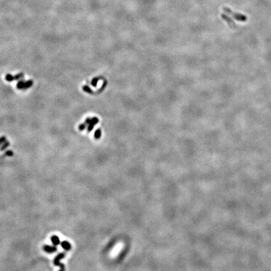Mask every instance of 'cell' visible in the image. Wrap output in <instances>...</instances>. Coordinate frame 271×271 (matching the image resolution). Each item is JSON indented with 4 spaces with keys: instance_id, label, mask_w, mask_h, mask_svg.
<instances>
[{
    "instance_id": "11",
    "label": "cell",
    "mask_w": 271,
    "mask_h": 271,
    "mask_svg": "<svg viewBox=\"0 0 271 271\" xmlns=\"http://www.w3.org/2000/svg\"><path fill=\"white\" fill-rule=\"evenodd\" d=\"M222 18H223L224 19V20H227V22H228V23H229V25H230V23H231V26H232V25H234V22L232 21V20H230V19L227 16L225 15H222Z\"/></svg>"
},
{
    "instance_id": "5",
    "label": "cell",
    "mask_w": 271,
    "mask_h": 271,
    "mask_svg": "<svg viewBox=\"0 0 271 271\" xmlns=\"http://www.w3.org/2000/svg\"><path fill=\"white\" fill-rule=\"evenodd\" d=\"M43 251L45 252L48 253V254H52V253L56 252L57 247L55 245L51 246L49 245H44L43 246Z\"/></svg>"
},
{
    "instance_id": "13",
    "label": "cell",
    "mask_w": 271,
    "mask_h": 271,
    "mask_svg": "<svg viewBox=\"0 0 271 271\" xmlns=\"http://www.w3.org/2000/svg\"><path fill=\"white\" fill-rule=\"evenodd\" d=\"M87 124L84 122L83 124L79 125V126H78V129L80 130V131H84V130L85 129V128H86V126H87Z\"/></svg>"
},
{
    "instance_id": "1",
    "label": "cell",
    "mask_w": 271,
    "mask_h": 271,
    "mask_svg": "<svg viewBox=\"0 0 271 271\" xmlns=\"http://www.w3.org/2000/svg\"><path fill=\"white\" fill-rule=\"evenodd\" d=\"M65 255H66V254H65V253L64 252L60 253V254H58V255L55 257L54 261H53V264H54L55 266L59 267L61 271H63V270L65 269V266H64V265H63V264H61V263L60 262V260H61V259L65 257Z\"/></svg>"
},
{
    "instance_id": "12",
    "label": "cell",
    "mask_w": 271,
    "mask_h": 271,
    "mask_svg": "<svg viewBox=\"0 0 271 271\" xmlns=\"http://www.w3.org/2000/svg\"><path fill=\"white\" fill-rule=\"evenodd\" d=\"M83 89H84V90L85 91V92H88V93H91L92 94V90L90 89V88L89 87H88V86H87V85H84L83 86Z\"/></svg>"
},
{
    "instance_id": "16",
    "label": "cell",
    "mask_w": 271,
    "mask_h": 271,
    "mask_svg": "<svg viewBox=\"0 0 271 271\" xmlns=\"http://www.w3.org/2000/svg\"><path fill=\"white\" fill-rule=\"evenodd\" d=\"M6 141V138L5 136H2L0 138V145L3 144Z\"/></svg>"
},
{
    "instance_id": "6",
    "label": "cell",
    "mask_w": 271,
    "mask_h": 271,
    "mask_svg": "<svg viewBox=\"0 0 271 271\" xmlns=\"http://www.w3.org/2000/svg\"><path fill=\"white\" fill-rule=\"evenodd\" d=\"M99 122V119L97 118H93L90 119V121L89 123V126H88V128H87V131L88 133L92 131V130L94 128V125H96Z\"/></svg>"
},
{
    "instance_id": "15",
    "label": "cell",
    "mask_w": 271,
    "mask_h": 271,
    "mask_svg": "<svg viewBox=\"0 0 271 271\" xmlns=\"http://www.w3.org/2000/svg\"><path fill=\"white\" fill-rule=\"evenodd\" d=\"M5 155L7 156H13V152L11 150L6 151L5 152Z\"/></svg>"
},
{
    "instance_id": "7",
    "label": "cell",
    "mask_w": 271,
    "mask_h": 271,
    "mask_svg": "<svg viewBox=\"0 0 271 271\" xmlns=\"http://www.w3.org/2000/svg\"><path fill=\"white\" fill-rule=\"evenodd\" d=\"M60 245H61V247H62L65 251H70V250H71V249H72V245H71V244H70V242H68V241L66 240L62 241V242L60 243Z\"/></svg>"
},
{
    "instance_id": "8",
    "label": "cell",
    "mask_w": 271,
    "mask_h": 271,
    "mask_svg": "<svg viewBox=\"0 0 271 271\" xmlns=\"http://www.w3.org/2000/svg\"><path fill=\"white\" fill-rule=\"evenodd\" d=\"M51 241L52 242V244L55 246L58 245L59 244H60V240L59 237L57 235H53L51 237Z\"/></svg>"
},
{
    "instance_id": "4",
    "label": "cell",
    "mask_w": 271,
    "mask_h": 271,
    "mask_svg": "<svg viewBox=\"0 0 271 271\" xmlns=\"http://www.w3.org/2000/svg\"><path fill=\"white\" fill-rule=\"evenodd\" d=\"M23 76L24 75H23V73H18V74L15 75V76H12L10 74H7L6 75L5 78L8 82H12V81H13L15 80H19V79L23 78Z\"/></svg>"
},
{
    "instance_id": "9",
    "label": "cell",
    "mask_w": 271,
    "mask_h": 271,
    "mask_svg": "<svg viewBox=\"0 0 271 271\" xmlns=\"http://www.w3.org/2000/svg\"><path fill=\"white\" fill-rule=\"evenodd\" d=\"M10 143L8 141H6L5 143H3V144L2 145L1 147L0 148V151H3L5 150V149H6L8 147L10 146Z\"/></svg>"
},
{
    "instance_id": "14",
    "label": "cell",
    "mask_w": 271,
    "mask_h": 271,
    "mask_svg": "<svg viewBox=\"0 0 271 271\" xmlns=\"http://www.w3.org/2000/svg\"><path fill=\"white\" fill-rule=\"evenodd\" d=\"M99 79V78H94L93 80H92V82H91V84H92V85H93L94 87H96V86H97V82H98Z\"/></svg>"
},
{
    "instance_id": "3",
    "label": "cell",
    "mask_w": 271,
    "mask_h": 271,
    "mask_svg": "<svg viewBox=\"0 0 271 271\" xmlns=\"http://www.w3.org/2000/svg\"><path fill=\"white\" fill-rule=\"evenodd\" d=\"M223 10H224V11H225V12L228 13L229 14L232 15L235 18L237 19L239 21H244V20L245 19V17L243 15H238V14L234 13V12H232V11L230 10V9L227 8H223Z\"/></svg>"
},
{
    "instance_id": "2",
    "label": "cell",
    "mask_w": 271,
    "mask_h": 271,
    "mask_svg": "<svg viewBox=\"0 0 271 271\" xmlns=\"http://www.w3.org/2000/svg\"><path fill=\"white\" fill-rule=\"evenodd\" d=\"M33 82L32 80H28V81L20 80L18 82L17 88L18 89H26L32 86Z\"/></svg>"
},
{
    "instance_id": "10",
    "label": "cell",
    "mask_w": 271,
    "mask_h": 271,
    "mask_svg": "<svg viewBox=\"0 0 271 271\" xmlns=\"http://www.w3.org/2000/svg\"><path fill=\"white\" fill-rule=\"evenodd\" d=\"M101 136V130L100 129H98L94 133V137L96 139H99Z\"/></svg>"
}]
</instances>
